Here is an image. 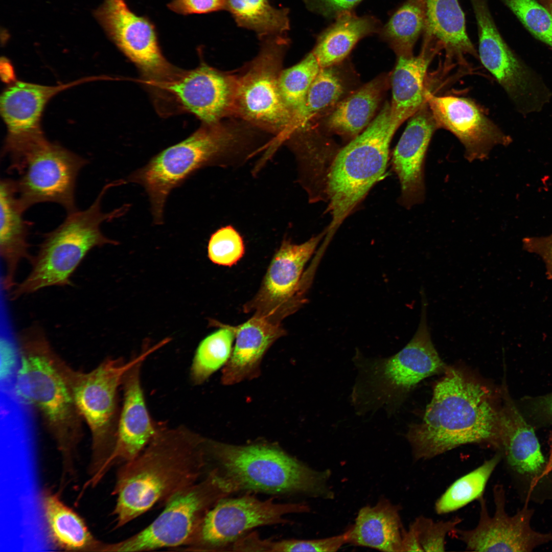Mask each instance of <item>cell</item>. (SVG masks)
I'll use <instances>...</instances> for the list:
<instances>
[{
  "mask_svg": "<svg viewBox=\"0 0 552 552\" xmlns=\"http://www.w3.org/2000/svg\"><path fill=\"white\" fill-rule=\"evenodd\" d=\"M406 436L415 461L470 444L499 452L500 409L486 385L461 370L447 367L422 421L410 425Z\"/></svg>",
  "mask_w": 552,
  "mask_h": 552,
  "instance_id": "1",
  "label": "cell"
},
{
  "mask_svg": "<svg viewBox=\"0 0 552 552\" xmlns=\"http://www.w3.org/2000/svg\"><path fill=\"white\" fill-rule=\"evenodd\" d=\"M206 438L188 428L159 429L146 447L119 468L112 494L116 528L194 484L204 473Z\"/></svg>",
  "mask_w": 552,
  "mask_h": 552,
  "instance_id": "2",
  "label": "cell"
},
{
  "mask_svg": "<svg viewBox=\"0 0 552 552\" xmlns=\"http://www.w3.org/2000/svg\"><path fill=\"white\" fill-rule=\"evenodd\" d=\"M16 339L19 362L14 377V393L40 417L60 456V480H70L77 475L84 424L69 383L70 366L38 324L25 328Z\"/></svg>",
  "mask_w": 552,
  "mask_h": 552,
  "instance_id": "3",
  "label": "cell"
},
{
  "mask_svg": "<svg viewBox=\"0 0 552 552\" xmlns=\"http://www.w3.org/2000/svg\"><path fill=\"white\" fill-rule=\"evenodd\" d=\"M253 127L240 122L203 123L182 141L160 151L126 178L145 189L153 222L164 223L170 193L199 170L208 167L237 168L257 155L261 141Z\"/></svg>",
  "mask_w": 552,
  "mask_h": 552,
  "instance_id": "4",
  "label": "cell"
},
{
  "mask_svg": "<svg viewBox=\"0 0 552 552\" xmlns=\"http://www.w3.org/2000/svg\"><path fill=\"white\" fill-rule=\"evenodd\" d=\"M420 292V320L409 342L389 357L368 358L359 355L354 359L358 375L351 401L359 415L381 408L388 414L393 413L420 382L445 372L447 367L432 341L427 320V301L423 288Z\"/></svg>",
  "mask_w": 552,
  "mask_h": 552,
  "instance_id": "5",
  "label": "cell"
},
{
  "mask_svg": "<svg viewBox=\"0 0 552 552\" xmlns=\"http://www.w3.org/2000/svg\"><path fill=\"white\" fill-rule=\"evenodd\" d=\"M208 457L238 491L302 494L332 499L329 470L312 469L278 447L266 443L237 445L207 439Z\"/></svg>",
  "mask_w": 552,
  "mask_h": 552,
  "instance_id": "6",
  "label": "cell"
},
{
  "mask_svg": "<svg viewBox=\"0 0 552 552\" xmlns=\"http://www.w3.org/2000/svg\"><path fill=\"white\" fill-rule=\"evenodd\" d=\"M113 181L105 185L93 203L83 211L68 213L63 222L44 234L36 255L31 257V269L21 282L9 292L11 300L51 286L71 285V278L87 254L105 244H118L102 233L101 224L124 215L130 205L125 204L103 213L101 201Z\"/></svg>",
  "mask_w": 552,
  "mask_h": 552,
  "instance_id": "7",
  "label": "cell"
},
{
  "mask_svg": "<svg viewBox=\"0 0 552 552\" xmlns=\"http://www.w3.org/2000/svg\"><path fill=\"white\" fill-rule=\"evenodd\" d=\"M393 135L390 104L386 102L364 131L336 153L327 181V211L332 219L326 229V240L330 241L344 220L383 175Z\"/></svg>",
  "mask_w": 552,
  "mask_h": 552,
  "instance_id": "8",
  "label": "cell"
},
{
  "mask_svg": "<svg viewBox=\"0 0 552 552\" xmlns=\"http://www.w3.org/2000/svg\"><path fill=\"white\" fill-rule=\"evenodd\" d=\"M6 154L11 159L9 172L19 175L15 182L24 212L45 202L58 203L68 213L77 210L76 182L80 170L87 164L85 159L48 141L40 129L12 138Z\"/></svg>",
  "mask_w": 552,
  "mask_h": 552,
  "instance_id": "9",
  "label": "cell"
},
{
  "mask_svg": "<svg viewBox=\"0 0 552 552\" xmlns=\"http://www.w3.org/2000/svg\"><path fill=\"white\" fill-rule=\"evenodd\" d=\"M257 56L236 75L233 118L274 135L278 149L294 129L293 117L282 98L279 79L290 39L287 35L260 39Z\"/></svg>",
  "mask_w": 552,
  "mask_h": 552,
  "instance_id": "10",
  "label": "cell"
},
{
  "mask_svg": "<svg viewBox=\"0 0 552 552\" xmlns=\"http://www.w3.org/2000/svg\"><path fill=\"white\" fill-rule=\"evenodd\" d=\"M155 351L151 347L127 362L108 358L88 372L70 366L68 380L75 402L91 436L88 482L99 480L113 452L119 417L118 390L125 373Z\"/></svg>",
  "mask_w": 552,
  "mask_h": 552,
  "instance_id": "11",
  "label": "cell"
},
{
  "mask_svg": "<svg viewBox=\"0 0 552 552\" xmlns=\"http://www.w3.org/2000/svg\"><path fill=\"white\" fill-rule=\"evenodd\" d=\"M236 492L232 481L216 467L203 479L170 498L163 511L147 527L125 540L102 542L99 551L139 552L185 547L209 511Z\"/></svg>",
  "mask_w": 552,
  "mask_h": 552,
  "instance_id": "12",
  "label": "cell"
},
{
  "mask_svg": "<svg viewBox=\"0 0 552 552\" xmlns=\"http://www.w3.org/2000/svg\"><path fill=\"white\" fill-rule=\"evenodd\" d=\"M476 21L478 56L522 114L540 111L551 93L543 80L512 52L499 33L487 0H469Z\"/></svg>",
  "mask_w": 552,
  "mask_h": 552,
  "instance_id": "13",
  "label": "cell"
},
{
  "mask_svg": "<svg viewBox=\"0 0 552 552\" xmlns=\"http://www.w3.org/2000/svg\"><path fill=\"white\" fill-rule=\"evenodd\" d=\"M301 503H279L272 499L260 500L247 494L225 498L207 513L195 534L184 547L186 550L227 551L246 532L260 526L287 523V514L308 512Z\"/></svg>",
  "mask_w": 552,
  "mask_h": 552,
  "instance_id": "14",
  "label": "cell"
},
{
  "mask_svg": "<svg viewBox=\"0 0 552 552\" xmlns=\"http://www.w3.org/2000/svg\"><path fill=\"white\" fill-rule=\"evenodd\" d=\"M94 15L107 37L139 68L151 87H158L177 71L162 52L155 25L148 17L133 12L125 0H104Z\"/></svg>",
  "mask_w": 552,
  "mask_h": 552,
  "instance_id": "15",
  "label": "cell"
},
{
  "mask_svg": "<svg viewBox=\"0 0 552 552\" xmlns=\"http://www.w3.org/2000/svg\"><path fill=\"white\" fill-rule=\"evenodd\" d=\"M495 511L490 515L484 495L477 525L470 530L456 528L450 536L461 541L467 550L475 551L530 552L552 542V534L534 530L531 525L534 511L525 500L523 507L514 515L505 511V494L500 484L493 488Z\"/></svg>",
  "mask_w": 552,
  "mask_h": 552,
  "instance_id": "16",
  "label": "cell"
},
{
  "mask_svg": "<svg viewBox=\"0 0 552 552\" xmlns=\"http://www.w3.org/2000/svg\"><path fill=\"white\" fill-rule=\"evenodd\" d=\"M325 234L326 231L298 244L284 238L259 291L244 306L245 312L280 323L294 312L302 303L297 292L305 266Z\"/></svg>",
  "mask_w": 552,
  "mask_h": 552,
  "instance_id": "17",
  "label": "cell"
},
{
  "mask_svg": "<svg viewBox=\"0 0 552 552\" xmlns=\"http://www.w3.org/2000/svg\"><path fill=\"white\" fill-rule=\"evenodd\" d=\"M236 75L202 62L196 68L177 70L158 91L168 94L180 109L211 124L233 117Z\"/></svg>",
  "mask_w": 552,
  "mask_h": 552,
  "instance_id": "18",
  "label": "cell"
},
{
  "mask_svg": "<svg viewBox=\"0 0 552 552\" xmlns=\"http://www.w3.org/2000/svg\"><path fill=\"white\" fill-rule=\"evenodd\" d=\"M426 99L438 128L449 131L458 139L469 162L485 159L495 146H507L511 143V137L471 99L438 96L429 90Z\"/></svg>",
  "mask_w": 552,
  "mask_h": 552,
  "instance_id": "19",
  "label": "cell"
},
{
  "mask_svg": "<svg viewBox=\"0 0 552 552\" xmlns=\"http://www.w3.org/2000/svg\"><path fill=\"white\" fill-rule=\"evenodd\" d=\"M500 409L502 455L506 466L516 481L523 485L525 500L535 499L536 492L552 487V479H544L542 474L547 459L541 451L536 434L505 393Z\"/></svg>",
  "mask_w": 552,
  "mask_h": 552,
  "instance_id": "20",
  "label": "cell"
},
{
  "mask_svg": "<svg viewBox=\"0 0 552 552\" xmlns=\"http://www.w3.org/2000/svg\"><path fill=\"white\" fill-rule=\"evenodd\" d=\"M439 129L427 102L411 117L393 154V169L401 186V204L406 208L424 200V169L428 146Z\"/></svg>",
  "mask_w": 552,
  "mask_h": 552,
  "instance_id": "21",
  "label": "cell"
},
{
  "mask_svg": "<svg viewBox=\"0 0 552 552\" xmlns=\"http://www.w3.org/2000/svg\"><path fill=\"white\" fill-rule=\"evenodd\" d=\"M143 362L133 365L124 376L122 383L124 399L116 440L113 452L104 468V475L114 465L124 463L136 456L159 429V427L152 421L145 403L140 380Z\"/></svg>",
  "mask_w": 552,
  "mask_h": 552,
  "instance_id": "22",
  "label": "cell"
},
{
  "mask_svg": "<svg viewBox=\"0 0 552 552\" xmlns=\"http://www.w3.org/2000/svg\"><path fill=\"white\" fill-rule=\"evenodd\" d=\"M233 328L236 341L221 378L225 385L259 376L261 363L266 352L286 334L281 324L255 314L244 323Z\"/></svg>",
  "mask_w": 552,
  "mask_h": 552,
  "instance_id": "23",
  "label": "cell"
},
{
  "mask_svg": "<svg viewBox=\"0 0 552 552\" xmlns=\"http://www.w3.org/2000/svg\"><path fill=\"white\" fill-rule=\"evenodd\" d=\"M440 50L423 41L416 56H397L392 78L390 128L394 134L399 127L411 117L426 102L427 72L433 57Z\"/></svg>",
  "mask_w": 552,
  "mask_h": 552,
  "instance_id": "24",
  "label": "cell"
},
{
  "mask_svg": "<svg viewBox=\"0 0 552 552\" xmlns=\"http://www.w3.org/2000/svg\"><path fill=\"white\" fill-rule=\"evenodd\" d=\"M90 77L56 86H45L16 81L6 88L1 97L2 116L8 135H18L40 129L39 122L48 102L58 93L79 84L99 79Z\"/></svg>",
  "mask_w": 552,
  "mask_h": 552,
  "instance_id": "25",
  "label": "cell"
},
{
  "mask_svg": "<svg viewBox=\"0 0 552 552\" xmlns=\"http://www.w3.org/2000/svg\"><path fill=\"white\" fill-rule=\"evenodd\" d=\"M0 254L5 268L3 287L10 292L17 284L18 267L24 259L30 260L28 242V222L18 199L15 180H1Z\"/></svg>",
  "mask_w": 552,
  "mask_h": 552,
  "instance_id": "26",
  "label": "cell"
},
{
  "mask_svg": "<svg viewBox=\"0 0 552 552\" xmlns=\"http://www.w3.org/2000/svg\"><path fill=\"white\" fill-rule=\"evenodd\" d=\"M39 504L48 538L57 549L97 552L101 541L92 534L84 519L67 505L59 494L42 488Z\"/></svg>",
  "mask_w": 552,
  "mask_h": 552,
  "instance_id": "27",
  "label": "cell"
},
{
  "mask_svg": "<svg viewBox=\"0 0 552 552\" xmlns=\"http://www.w3.org/2000/svg\"><path fill=\"white\" fill-rule=\"evenodd\" d=\"M400 508L384 497L361 508L348 529V544L382 551H401L405 531Z\"/></svg>",
  "mask_w": 552,
  "mask_h": 552,
  "instance_id": "28",
  "label": "cell"
},
{
  "mask_svg": "<svg viewBox=\"0 0 552 552\" xmlns=\"http://www.w3.org/2000/svg\"><path fill=\"white\" fill-rule=\"evenodd\" d=\"M427 26L423 38L445 52L448 59L465 62L466 55L478 57L466 29L464 13L458 0H425Z\"/></svg>",
  "mask_w": 552,
  "mask_h": 552,
  "instance_id": "29",
  "label": "cell"
},
{
  "mask_svg": "<svg viewBox=\"0 0 552 552\" xmlns=\"http://www.w3.org/2000/svg\"><path fill=\"white\" fill-rule=\"evenodd\" d=\"M380 21L371 15L359 16L353 11L339 14L318 36L312 52L321 68L344 60L363 38L379 33Z\"/></svg>",
  "mask_w": 552,
  "mask_h": 552,
  "instance_id": "30",
  "label": "cell"
},
{
  "mask_svg": "<svg viewBox=\"0 0 552 552\" xmlns=\"http://www.w3.org/2000/svg\"><path fill=\"white\" fill-rule=\"evenodd\" d=\"M384 87V78H377L338 102L327 119V127L353 139L359 134L373 121Z\"/></svg>",
  "mask_w": 552,
  "mask_h": 552,
  "instance_id": "31",
  "label": "cell"
},
{
  "mask_svg": "<svg viewBox=\"0 0 552 552\" xmlns=\"http://www.w3.org/2000/svg\"><path fill=\"white\" fill-rule=\"evenodd\" d=\"M427 26L425 0H406L392 14L379 32L397 56H413L415 44Z\"/></svg>",
  "mask_w": 552,
  "mask_h": 552,
  "instance_id": "32",
  "label": "cell"
},
{
  "mask_svg": "<svg viewBox=\"0 0 552 552\" xmlns=\"http://www.w3.org/2000/svg\"><path fill=\"white\" fill-rule=\"evenodd\" d=\"M237 25L255 32L259 39L286 35L290 29L289 11L277 8L268 0H226V9Z\"/></svg>",
  "mask_w": 552,
  "mask_h": 552,
  "instance_id": "33",
  "label": "cell"
},
{
  "mask_svg": "<svg viewBox=\"0 0 552 552\" xmlns=\"http://www.w3.org/2000/svg\"><path fill=\"white\" fill-rule=\"evenodd\" d=\"M501 460V454L496 452L480 466L455 480L436 501V513H451L478 500L484 495L488 480Z\"/></svg>",
  "mask_w": 552,
  "mask_h": 552,
  "instance_id": "34",
  "label": "cell"
},
{
  "mask_svg": "<svg viewBox=\"0 0 552 552\" xmlns=\"http://www.w3.org/2000/svg\"><path fill=\"white\" fill-rule=\"evenodd\" d=\"M320 69L311 51L299 62L281 72L279 89L283 102L293 119V133L300 128L308 90Z\"/></svg>",
  "mask_w": 552,
  "mask_h": 552,
  "instance_id": "35",
  "label": "cell"
},
{
  "mask_svg": "<svg viewBox=\"0 0 552 552\" xmlns=\"http://www.w3.org/2000/svg\"><path fill=\"white\" fill-rule=\"evenodd\" d=\"M221 327L204 338L199 344L191 367L195 384H201L227 362L232 352L235 333L233 326L219 323Z\"/></svg>",
  "mask_w": 552,
  "mask_h": 552,
  "instance_id": "36",
  "label": "cell"
},
{
  "mask_svg": "<svg viewBox=\"0 0 552 552\" xmlns=\"http://www.w3.org/2000/svg\"><path fill=\"white\" fill-rule=\"evenodd\" d=\"M343 92L342 81L333 66L320 68L308 90L298 130L306 128L316 116L336 105Z\"/></svg>",
  "mask_w": 552,
  "mask_h": 552,
  "instance_id": "37",
  "label": "cell"
},
{
  "mask_svg": "<svg viewBox=\"0 0 552 552\" xmlns=\"http://www.w3.org/2000/svg\"><path fill=\"white\" fill-rule=\"evenodd\" d=\"M536 38L552 47V14L536 0H501Z\"/></svg>",
  "mask_w": 552,
  "mask_h": 552,
  "instance_id": "38",
  "label": "cell"
},
{
  "mask_svg": "<svg viewBox=\"0 0 552 552\" xmlns=\"http://www.w3.org/2000/svg\"><path fill=\"white\" fill-rule=\"evenodd\" d=\"M244 252L243 238L233 226L221 227L211 235L208 245V254L213 263L231 266L241 259Z\"/></svg>",
  "mask_w": 552,
  "mask_h": 552,
  "instance_id": "39",
  "label": "cell"
},
{
  "mask_svg": "<svg viewBox=\"0 0 552 552\" xmlns=\"http://www.w3.org/2000/svg\"><path fill=\"white\" fill-rule=\"evenodd\" d=\"M461 521L458 517L446 521H435L420 516L410 526L414 531L423 551H444L447 536L450 535Z\"/></svg>",
  "mask_w": 552,
  "mask_h": 552,
  "instance_id": "40",
  "label": "cell"
},
{
  "mask_svg": "<svg viewBox=\"0 0 552 552\" xmlns=\"http://www.w3.org/2000/svg\"><path fill=\"white\" fill-rule=\"evenodd\" d=\"M172 11L179 14H206L226 9V0H172L167 5Z\"/></svg>",
  "mask_w": 552,
  "mask_h": 552,
  "instance_id": "41",
  "label": "cell"
},
{
  "mask_svg": "<svg viewBox=\"0 0 552 552\" xmlns=\"http://www.w3.org/2000/svg\"><path fill=\"white\" fill-rule=\"evenodd\" d=\"M0 380L6 383L15 375L17 371L19 355L17 343L6 336L2 335L0 340Z\"/></svg>",
  "mask_w": 552,
  "mask_h": 552,
  "instance_id": "42",
  "label": "cell"
},
{
  "mask_svg": "<svg viewBox=\"0 0 552 552\" xmlns=\"http://www.w3.org/2000/svg\"><path fill=\"white\" fill-rule=\"evenodd\" d=\"M311 11L327 18H335L339 14L352 11L363 0H304Z\"/></svg>",
  "mask_w": 552,
  "mask_h": 552,
  "instance_id": "43",
  "label": "cell"
},
{
  "mask_svg": "<svg viewBox=\"0 0 552 552\" xmlns=\"http://www.w3.org/2000/svg\"><path fill=\"white\" fill-rule=\"evenodd\" d=\"M523 249L538 255L543 261L547 278L552 280V234L546 237H528L522 240Z\"/></svg>",
  "mask_w": 552,
  "mask_h": 552,
  "instance_id": "44",
  "label": "cell"
},
{
  "mask_svg": "<svg viewBox=\"0 0 552 552\" xmlns=\"http://www.w3.org/2000/svg\"><path fill=\"white\" fill-rule=\"evenodd\" d=\"M534 406L537 411L552 419V394L537 398Z\"/></svg>",
  "mask_w": 552,
  "mask_h": 552,
  "instance_id": "45",
  "label": "cell"
},
{
  "mask_svg": "<svg viewBox=\"0 0 552 552\" xmlns=\"http://www.w3.org/2000/svg\"><path fill=\"white\" fill-rule=\"evenodd\" d=\"M549 444L550 447L549 454L548 458H547L546 465L542 474V478L544 479H552V477H548L552 472V433L549 437Z\"/></svg>",
  "mask_w": 552,
  "mask_h": 552,
  "instance_id": "46",
  "label": "cell"
},
{
  "mask_svg": "<svg viewBox=\"0 0 552 552\" xmlns=\"http://www.w3.org/2000/svg\"><path fill=\"white\" fill-rule=\"evenodd\" d=\"M548 9L552 14V0H548Z\"/></svg>",
  "mask_w": 552,
  "mask_h": 552,
  "instance_id": "47",
  "label": "cell"
}]
</instances>
